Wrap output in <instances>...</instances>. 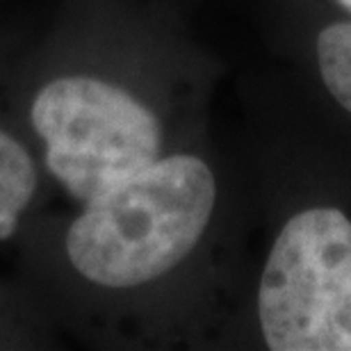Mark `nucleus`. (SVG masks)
Listing matches in <instances>:
<instances>
[{
    "instance_id": "obj_1",
    "label": "nucleus",
    "mask_w": 351,
    "mask_h": 351,
    "mask_svg": "<svg viewBox=\"0 0 351 351\" xmlns=\"http://www.w3.org/2000/svg\"><path fill=\"white\" fill-rule=\"evenodd\" d=\"M215 203V173L201 158H158L85 203L69 226L66 256L89 283H151L199 244Z\"/></svg>"
},
{
    "instance_id": "obj_5",
    "label": "nucleus",
    "mask_w": 351,
    "mask_h": 351,
    "mask_svg": "<svg viewBox=\"0 0 351 351\" xmlns=\"http://www.w3.org/2000/svg\"><path fill=\"white\" fill-rule=\"evenodd\" d=\"M317 64L331 96L351 112V21L333 23L319 32Z\"/></svg>"
},
{
    "instance_id": "obj_2",
    "label": "nucleus",
    "mask_w": 351,
    "mask_h": 351,
    "mask_svg": "<svg viewBox=\"0 0 351 351\" xmlns=\"http://www.w3.org/2000/svg\"><path fill=\"white\" fill-rule=\"evenodd\" d=\"M258 317L274 351H351V221L311 208L285 223L258 287Z\"/></svg>"
},
{
    "instance_id": "obj_4",
    "label": "nucleus",
    "mask_w": 351,
    "mask_h": 351,
    "mask_svg": "<svg viewBox=\"0 0 351 351\" xmlns=\"http://www.w3.org/2000/svg\"><path fill=\"white\" fill-rule=\"evenodd\" d=\"M37 167L19 139L0 130V240L16 230L21 213L37 192Z\"/></svg>"
},
{
    "instance_id": "obj_6",
    "label": "nucleus",
    "mask_w": 351,
    "mask_h": 351,
    "mask_svg": "<svg viewBox=\"0 0 351 351\" xmlns=\"http://www.w3.org/2000/svg\"><path fill=\"white\" fill-rule=\"evenodd\" d=\"M338 3H340V5H345L347 10H351V0H338Z\"/></svg>"
},
{
    "instance_id": "obj_3",
    "label": "nucleus",
    "mask_w": 351,
    "mask_h": 351,
    "mask_svg": "<svg viewBox=\"0 0 351 351\" xmlns=\"http://www.w3.org/2000/svg\"><path fill=\"white\" fill-rule=\"evenodd\" d=\"M30 119L46 167L87 203L160 158L156 114L125 89L91 75H62L34 96Z\"/></svg>"
}]
</instances>
